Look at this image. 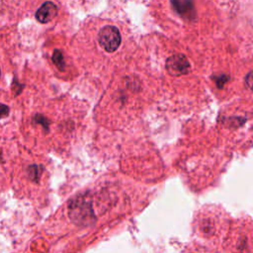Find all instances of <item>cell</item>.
Returning <instances> with one entry per match:
<instances>
[{"label":"cell","mask_w":253,"mask_h":253,"mask_svg":"<svg viewBox=\"0 0 253 253\" xmlns=\"http://www.w3.org/2000/svg\"><path fill=\"white\" fill-rule=\"evenodd\" d=\"M0 75H1V69H0Z\"/></svg>","instance_id":"cell-7"},{"label":"cell","mask_w":253,"mask_h":253,"mask_svg":"<svg viewBox=\"0 0 253 253\" xmlns=\"http://www.w3.org/2000/svg\"><path fill=\"white\" fill-rule=\"evenodd\" d=\"M52 60L54 62V64L60 69L62 70L64 67V60H63V56L62 53L59 50H54L53 54H52Z\"/></svg>","instance_id":"cell-5"},{"label":"cell","mask_w":253,"mask_h":253,"mask_svg":"<svg viewBox=\"0 0 253 253\" xmlns=\"http://www.w3.org/2000/svg\"><path fill=\"white\" fill-rule=\"evenodd\" d=\"M57 14V6L50 1L44 2L36 12V18L40 23L45 24L51 21Z\"/></svg>","instance_id":"cell-3"},{"label":"cell","mask_w":253,"mask_h":253,"mask_svg":"<svg viewBox=\"0 0 253 253\" xmlns=\"http://www.w3.org/2000/svg\"><path fill=\"white\" fill-rule=\"evenodd\" d=\"M98 41L100 45L108 52L116 51L122 42L120 31L115 26L103 27L98 35Z\"/></svg>","instance_id":"cell-1"},{"label":"cell","mask_w":253,"mask_h":253,"mask_svg":"<svg viewBox=\"0 0 253 253\" xmlns=\"http://www.w3.org/2000/svg\"><path fill=\"white\" fill-rule=\"evenodd\" d=\"M9 112H10L9 107L6 106V105H4V104H1V103H0V120H1V119H4V118H6V117H8Z\"/></svg>","instance_id":"cell-6"},{"label":"cell","mask_w":253,"mask_h":253,"mask_svg":"<svg viewBox=\"0 0 253 253\" xmlns=\"http://www.w3.org/2000/svg\"><path fill=\"white\" fill-rule=\"evenodd\" d=\"M172 3L175 9L182 14L189 13L193 9V4L190 0H172Z\"/></svg>","instance_id":"cell-4"},{"label":"cell","mask_w":253,"mask_h":253,"mask_svg":"<svg viewBox=\"0 0 253 253\" xmlns=\"http://www.w3.org/2000/svg\"><path fill=\"white\" fill-rule=\"evenodd\" d=\"M166 69L173 76H180L190 72V63L184 54H174L166 60Z\"/></svg>","instance_id":"cell-2"}]
</instances>
